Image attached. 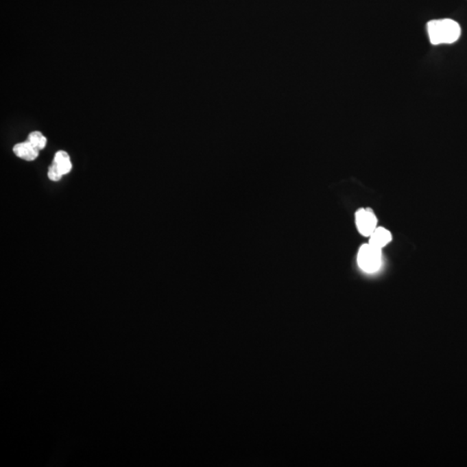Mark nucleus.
I'll use <instances>...</instances> for the list:
<instances>
[{
    "instance_id": "5",
    "label": "nucleus",
    "mask_w": 467,
    "mask_h": 467,
    "mask_svg": "<svg viewBox=\"0 0 467 467\" xmlns=\"http://www.w3.org/2000/svg\"><path fill=\"white\" fill-rule=\"evenodd\" d=\"M370 237L369 243L380 248L385 247L392 240V233L387 228L383 227L376 228Z\"/></svg>"
},
{
    "instance_id": "2",
    "label": "nucleus",
    "mask_w": 467,
    "mask_h": 467,
    "mask_svg": "<svg viewBox=\"0 0 467 467\" xmlns=\"http://www.w3.org/2000/svg\"><path fill=\"white\" fill-rule=\"evenodd\" d=\"M357 263L366 273H375L382 263V248L370 243L362 245L357 254Z\"/></svg>"
},
{
    "instance_id": "6",
    "label": "nucleus",
    "mask_w": 467,
    "mask_h": 467,
    "mask_svg": "<svg viewBox=\"0 0 467 467\" xmlns=\"http://www.w3.org/2000/svg\"><path fill=\"white\" fill-rule=\"evenodd\" d=\"M53 163L58 167V170L60 171L64 176L66 174H69L71 171L72 163L71 158H69L68 152L65 151H58L56 152Z\"/></svg>"
},
{
    "instance_id": "3",
    "label": "nucleus",
    "mask_w": 467,
    "mask_h": 467,
    "mask_svg": "<svg viewBox=\"0 0 467 467\" xmlns=\"http://www.w3.org/2000/svg\"><path fill=\"white\" fill-rule=\"evenodd\" d=\"M356 224L362 236L370 237L376 228L377 218L370 208H360L356 213Z\"/></svg>"
},
{
    "instance_id": "7",
    "label": "nucleus",
    "mask_w": 467,
    "mask_h": 467,
    "mask_svg": "<svg viewBox=\"0 0 467 467\" xmlns=\"http://www.w3.org/2000/svg\"><path fill=\"white\" fill-rule=\"evenodd\" d=\"M28 141L39 151L43 150L47 145V139L41 132L34 131L29 134Z\"/></svg>"
},
{
    "instance_id": "8",
    "label": "nucleus",
    "mask_w": 467,
    "mask_h": 467,
    "mask_svg": "<svg viewBox=\"0 0 467 467\" xmlns=\"http://www.w3.org/2000/svg\"><path fill=\"white\" fill-rule=\"evenodd\" d=\"M64 176L58 170V167L54 163H52L51 167H49L48 177L49 180L54 182H58L61 180L62 177Z\"/></svg>"
},
{
    "instance_id": "1",
    "label": "nucleus",
    "mask_w": 467,
    "mask_h": 467,
    "mask_svg": "<svg viewBox=\"0 0 467 467\" xmlns=\"http://www.w3.org/2000/svg\"><path fill=\"white\" fill-rule=\"evenodd\" d=\"M427 32L433 45H453L459 40L462 29L455 19H438L427 23Z\"/></svg>"
},
{
    "instance_id": "4",
    "label": "nucleus",
    "mask_w": 467,
    "mask_h": 467,
    "mask_svg": "<svg viewBox=\"0 0 467 467\" xmlns=\"http://www.w3.org/2000/svg\"><path fill=\"white\" fill-rule=\"evenodd\" d=\"M12 150L16 157L25 161L35 160L39 155L38 149H36L29 141L16 144Z\"/></svg>"
}]
</instances>
